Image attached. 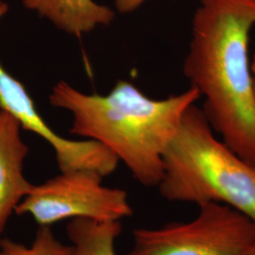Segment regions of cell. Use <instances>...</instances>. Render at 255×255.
I'll list each match as a JSON object with an SVG mask.
<instances>
[{"label": "cell", "instance_id": "6", "mask_svg": "<svg viewBox=\"0 0 255 255\" xmlns=\"http://www.w3.org/2000/svg\"><path fill=\"white\" fill-rule=\"evenodd\" d=\"M8 5L0 0V18ZM0 109L18 120L22 128L43 138L54 151L61 172L97 170L104 159L101 144L93 140H71L59 135L38 113L26 87L13 78L0 63Z\"/></svg>", "mask_w": 255, "mask_h": 255}, {"label": "cell", "instance_id": "1", "mask_svg": "<svg viewBox=\"0 0 255 255\" xmlns=\"http://www.w3.org/2000/svg\"><path fill=\"white\" fill-rule=\"evenodd\" d=\"M255 0H201L183 73L204 99L215 132L255 164V99L250 57Z\"/></svg>", "mask_w": 255, "mask_h": 255}, {"label": "cell", "instance_id": "3", "mask_svg": "<svg viewBox=\"0 0 255 255\" xmlns=\"http://www.w3.org/2000/svg\"><path fill=\"white\" fill-rule=\"evenodd\" d=\"M172 202L223 204L255 222V164L216 136L203 110L193 104L163 156L157 185Z\"/></svg>", "mask_w": 255, "mask_h": 255}, {"label": "cell", "instance_id": "13", "mask_svg": "<svg viewBox=\"0 0 255 255\" xmlns=\"http://www.w3.org/2000/svg\"><path fill=\"white\" fill-rule=\"evenodd\" d=\"M247 255H255V245L251 249V251L248 253Z\"/></svg>", "mask_w": 255, "mask_h": 255}, {"label": "cell", "instance_id": "12", "mask_svg": "<svg viewBox=\"0 0 255 255\" xmlns=\"http://www.w3.org/2000/svg\"><path fill=\"white\" fill-rule=\"evenodd\" d=\"M251 68H252V77H253V87L255 99V48L253 57L251 58Z\"/></svg>", "mask_w": 255, "mask_h": 255}, {"label": "cell", "instance_id": "2", "mask_svg": "<svg viewBox=\"0 0 255 255\" xmlns=\"http://www.w3.org/2000/svg\"><path fill=\"white\" fill-rule=\"evenodd\" d=\"M195 87L163 100L146 96L121 80L105 94H85L66 82L49 95L56 108L72 115L70 131L109 148L141 184L157 186L163 156L187 109L200 100Z\"/></svg>", "mask_w": 255, "mask_h": 255}, {"label": "cell", "instance_id": "7", "mask_svg": "<svg viewBox=\"0 0 255 255\" xmlns=\"http://www.w3.org/2000/svg\"><path fill=\"white\" fill-rule=\"evenodd\" d=\"M17 119L0 109V236L33 184L24 175L28 147Z\"/></svg>", "mask_w": 255, "mask_h": 255}, {"label": "cell", "instance_id": "8", "mask_svg": "<svg viewBox=\"0 0 255 255\" xmlns=\"http://www.w3.org/2000/svg\"><path fill=\"white\" fill-rule=\"evenodd\" d=\"M23 5L69 35L82 37L108 26L116 13L94 0H23Z\"/></svg>", "mask_w": 255, "mask_h": 255}, {"label": "cell", "instance_id": "4", "mask_svg": "<svg viewBox=\"0 0 255 255\" xmlns=\"http://www.w3.org/2000/svg\"><path fill=\"white\" fill-rule=\"evenodd\" d=\"M125 255H247L255 245V222L223 204L200 206L195 219L133 231Z\"/></svg>", "mask_w": 255, "mask_h": 255}, {"label": "cell", "instance_id": "5", "mask_svg": "<svg viewBox=\"0 0 255 255\" xmlns=\"http://www.w3.org/2000/svg\"><path fill=\"white\" fill-rule=\"evenodd\" d=\"M127 192L103 184L92 171L61 172L33 185L15 213L28 215L40 227H51L66 219L120 221L132 215Z\"/></svg>", "mask_w": 255, "mask_h": 255}, {"label": "cell", "instance_id": "10", "mask_svg": "<svg viewBox=\"0 0 255 255\" xmlns=\"http://www.w3.org/2000/svg\"><path fill=\"white\" fill-rule=\"evenodd\" d=\"M0 255H72V247L58 240L51 227H40L28 246L9 239L1 240Z\"/></svg>", "mask_w": 255, "mask_h": 255}, {"label": "cell", "instance_id": "11", "mask_svg": "<svg viewBox=\"0 0 255 255\" xmlns=\"http://www.w3.org/2000/svg\"><path fill=\"white\" fill-rule=\"evenodd\" d=\"M149 0H115L116 9L119 13H130L142 7Z\"/></svg>", "mask_w": 255, "mask_h": 255}, {"label": "cell", "instance_id": "9", "mask_svg": "<svg viewBox=\"0 0 255 255\" xmlns=\"http://www.w3.org/2000/svg\"><path fill=\"white\" fill-rule=\"evenodd\" d=\"M121 230L120 221L70 220L67 236L71 242L72 255H117L115 244Z\"/></svg>", "mask_w": 255, "mask_h": 255}]
</instances>
